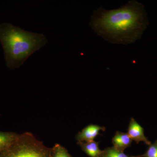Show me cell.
<instances>
[{
    "mask_svg": "<svg viewBox=\"0 0 157 157\" xmlns=\"http://www.w3.org/2000/svg\"><path fill=\"white\" fill-rule=\"evenodd\" d=\"M81 145L84 151L90 157H101L102 151L99 148L98 142L90 141L82 144Z\"/></svg>",
    "mask_w": 157,
    "mask_h": 157,
    "instance_id": "cell-6",
    "label": "cell"
},
{
    "mask_svg": "<svg viewBox=\"0 0 157 157\" xmlns=\"http://www.w3.org/2000/svg\"><path fill=\"white\" fill-rule=\"evenodd\" d=\"M147 24L143 5L135 0L114 10L100 7L94 11L90 23L93 30L105 40L122 45L140 39Z\"/></svg>",
    "mask_w": 157,
    "mask_h": 157,
    "instance_id": "cell-1",
    "label": "cell"
},
{
    "mask_svg": "<svg viewBox=\"0 0 157 157\" xmlns=\"http://www.w3.org/2000/svg\"><path fill=\"white\" fill-rule=\"evenodd\" d=\"M139 157H157V139L153 143L149 145L147 150L144 154Z\"/></svg>",
    "mask_w": 157,
    "mask_h": 157,
    "instance_id": "cell-9",
    "label": "cell"
},
{
    "mask_svg": "<svg viewBox=\"0 0 157 157\" xmlns=\"http://www.w3.org/2000/svg\"><path fill=\"white\" fill-rule=\"evenodd\" d=\"M55 157H69L67 152L63 149H59L56 152Z\"/></svg>",
    "mask_w": 157,
    "mask_h": 157,
    "instance_id": "cell-11",
    "label": "cell"
},
{
    "mask_svg": "<svg viewBox=\"0 0 157 157\" xmlns=\"http://www.w3.org/2000/svg\"><path fill=\"white\" fill-rule=\"evenodd\" d=\"M127 134L132 140H134L137 143L143 142L148 146L151 144V141L145 136L143 127L133 118H132L130 120Z\"/></svg>",
    "mask_w": 157,
    "mask_h": 157,
    "instance_id": "cell-3",
    "label": "cell"
},
{
    "mask_svg": "<svg viewBox=\"0 0 157 157\" xmlns=\"http://www.w3.org/2000/svg\"><path fill=\"white\" fill-rule=\"evenodd\" d=\"M11 157H42L36 151L32 150H25L19 152Z\"/></svg>",
    "mask_w": 157,
    "mask_h": 157,
    "instance_id": "cell-10",
    "label": "cell"
},
{
    "mask_svg": "<svg viewBox=\"0 0 157 157\" xmlns=\"http://www.w3.org/2000/svg\"><path fill=\"white\" fill-rule=\"evenodd\" d=\"M13 136L9 133L0 132V149L6 147L11 143Z\"/></svg>",
    "mask_w": 157,
    "mask_h": 157,
    "instance_id": "cell-8",
    "label": "cell"
},
{
    "mask_svg": "<svg viewBox=\"0 0 157 157\" xmlns=\"http://www.w3.org/2000/svg\"><path fill=\"white\" fill-rule=\"evenodd\" d=\"M105 128L98 125L90 124L86 127L78 135V139L80 141L86 142L94 141L95 138L100 135L101 131H104Z\"/></svg>",
    "mask_w": 157,
    "mask_h": 157,
    "instance_id": "cell-4",
    "label": "cell"
},
{
    "mask_svg": "<svg viewBox=\"0 0 157 157\" xmlns=\"http://www.w3.org/2000/svg\"><path fill=\"white\" fill-rule=\"evenodd\" d=\"M132 140L127 133L117 132L113 137L112 142L113 147L121 151L129 147L132 144Z\"/></svg>",
    "mask_w": 157,
    "mask_h": 157,
    "instance_id": "cell-5",
    "label": "cell"
},
{
    "mask_svg": "<svg viewBox=\"0 0 157 157\" xmlns=\"http://www.w3.org/2000/svg\"><path fill=\"white\" fill-rule=\"evenodd\" d=\"M101 157H129L122 151L117 149L115 147H108L102 151Z\"/></svg>",
    "mask_w": 157,
    "mask_h": 157,
    "instance_id": "cell-7",
    "label": "cell"
},
{
    "mask_svg": "<svg viewBox=\"0 0 157 157\" xmlns=\"http://www.w3.org/2000/svg\"><path fill=\"white\" fill-rule=\"evenodd\" d=\"M0 42L2 46L6 65L17 69L34 52L46 45L44 35L31 33L9 23L0 24Z\"/></svg>",
    "mask_w": 157,
    "mask_h": 157,
    "instance_id": "cell-2",
    "label": "cell"
}]
</instances>
